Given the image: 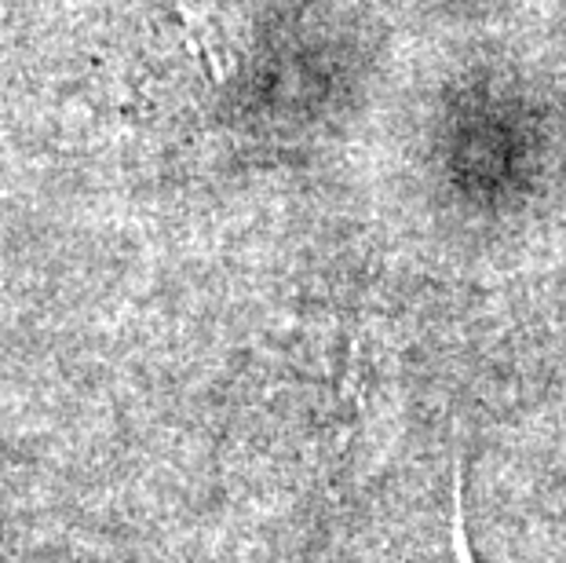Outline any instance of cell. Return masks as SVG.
Wrapping results in <instances>:
<instances>
[{
  "label": "cell",
  "mask_w": 566,
  "mask_h": 563,
  "mask_svg": "<svg viewBox=\"0 0 566 563\" xmlns=\"http://www.w3.org/2000/svg\"><path fill=\"white\" fill-rule=\"evenodd\" d=\"M457 553H461L464 563H472V553H468V542H464V526L457 523Z\"/></svg>",
  "instance_id": "1"
}]
</instances>
